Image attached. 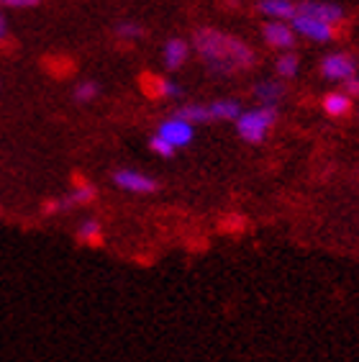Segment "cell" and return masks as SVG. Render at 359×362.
Returning a JSON list of instances; mask_svg holds the SVG:
<instances>
[{"instance_id": "ba28073f", "label": "cell", "mask_w": 359, "mask_h": 362, "mask_svg": "<svg viewBox=\"0 0 359 362\" xmlns=\"http://www.w3.org/2000/svg\"><path fill=\"white\" fill-rule=\"evenodd\" d=\"M321 72H324V77H329V80L344 83V80H349V77L357 72V62H354V57H349V54H329V57H324V62H321Z\"/></svg>"}, {"instance_id": "8fae6325", "label": "cell", "mask_w": 359, "mask_h": 362, "mask_svg": "<svg viewBox=\"0 0 359 362\" xmlns=\"http://www.w3.org/2000/svg\"><path fill=\"white\" fill-rule=\"evenodd\" d=\"M285 95V83L283 80H262L254 85V98L259 105H277V100Z\"/></svg>"}, {"instance_id": "5b68a950", "label": "cell", "mask_w": 359, "mask_h": 362, "mask_svg": "<svg viewBox=\"0 0 359 362\" xmlns=\"http://www.w3.org/2000/svg\"><path fill=\"white\" fill-rule=\"evenodd\" d=\"M290 26L295 34H303V36H308V39H313V42H321V44L331 42V36H334V26L318 21V18H311V16H303V13H295Z\"/></svg>"}, {"instance_id": "5bb4252c", "label": "cell", "mask_w": 359, "mask_h": 362, "mask_svg": "<svg viewBox=\"0 0 359 362\" xmlns=\"http://www.w3.org/2000/svg\"><path fill=\"white\" fill-rule=\"evenodd\" d=\"M172 116H175V119H180V121H187V124H208V121H213V119H211L208 105H198V103L180 105Z\"/></svg>"}, {"instance_id": "e0dca14e", "label": "cell", "mask_w": 359, "mask_h": 362, "mask_svg": "<svg viewBox=\"0 0 359 362\" xmlns=\"http://www.w3.org/2000/svg\"><path fill=\"white\" fill-rule=\"evenodd\" d=\"M98 93H100V85L93 83V80H83V83L75 85V90H72V98H75L77 103H90V100H95Z\"/></svg>"}, {"instance_id": "277c9868", "label": "cell", "mask_w": 359, "mask_h": 362, "mask_svg": "<svg viewBox=\"0 0 359 362\" xmlns=\"http://www.w3.org/2000/svg\"><path fill=\"white\" fill-rule=\"evenodd\" d=\"M113 185L126 190V193H136V195H146L157 190V180L144 173H136V170H116L113 173Z\"/></svg>"}, {"instance_id": "3957f363", "label": "cell", "mask_w": 359, "mask_h": 362, "mask_svg": "<svg viewBox=\"0 0 359 362\" xmlns=\"http://www.w3.org/2000/svg\"><path fill=\"white\" fill-rule=\"evenodd\" d=\"M93 201H95V188L90 182H77L67 195L57 198V201H49L44 206V214H59V211H69L75 209V206H85V203H93Z\"/></svg>"}, {"instance_id": "2e32d148", "label": "cell", "mask_w": 359, "mask_h": 362, "mask_svg": "<svg viewBox=\"0 0 359 362\" xmlns=\"http://www.w3.org/2000/svg\"><path fill=\"white\" fill-rule=\"evenodd\" d=\"M100 237H103V229H100V223H98L95 218H85V221L80 223V229H77V239L85 244H98Z\"/></svg>"}, {"instance_id": "52a82bcc", "label": "cell", "mask_w": 359, "mask_h": 362, "mask_svg": "<svg viewBox=\"0 0 359 362\" xmlns=\"http://www.w3.org/2000/svg\"><path fill=\"white\" fill-rule=\"evenodd\" d=\"M157 134L165 141H170L175 149H180V146H187L190 141H193V124H187V121H180V119H175V116H170L167 121H162V126H159Z\"/></svg>"}, {"instance_id": "9c48e42d", "label": "cell", "mask_w": 359, "mask_h": 362, "mask_svg": "<svg viewBox=\"0 0 359 362\" xmlns=\"http://www.w3.org/2000/svg\"><path fill=\"white\" fill-rule=\"evenodd\" d=\"M262 36H264V42H267L269 47L280 49V52H288V49H293V44H295V31H293V26L288 21L264 23Z\"/></svg>"}, {"instance_id": "44dd1931", "label": "cell", "mask_w": 359, "mask_h": 362, "mask_svg": "<svg viewBox=\"0 0 359 362\" xmlns=\"http://www.w3.org/2000/svg\"><path fill=\"white\" fill-rule=\"evenodd\" d=\"M157 93L165 98H182L185 95V90L180 88L177 83H172V80H157Z\"/></svg>"}, {"instance_id": "9a60e30c", "label": "cell", "mask_w": 359, "mask_h": 362, "mask_svg": "<svg viewBox=\"0 0 359 362\" xmlns=\"http://www.w3.org/2000/svg\"><path fill=\"white\" fill-rule=\"evenodd\" d=\"M349 108H352V98L346 95L344 90H341V93H329V95L324 98V111L329 113V116H334V119H339V116H346V113H349Z\"/></svg>"}, {"instance_id": "8992f818", "label": "cell", "mask_w": 359, "mask_h": 362, "mask_svg": "<svg viewBox=\"0 0 359 362\" xmlns=\"http://www.w3.org/2000/svg\"><path fill=\"white\" fill-rule=\"evenodd\" d=\"M298 13L311 16V18H318V21L329 23V26H336V23L344 21V11L334 3H321V0H303L298 6Z\"/></svg>"}, {"instance_id": "7c38bea8", "label": "cell", "mask_w": 359, "mask_h": 362, "mask_svg": "<svg viewBox=\"0 0 359 362\" xmlns=\"http://www.w3.org/2000/svg\"><path fill=\"white\" fill-rule=\"evenodd\" d=\"M208 111H211L213 121H236L242 116V105L234 98H221V100H213L208 105Z\"/></svg>"}, {"instance_id": "6da1fadb", "label": "cell", "mask_w": 359, "mask_h": 362, "mask_svg": "<svg viewBox=\"0 0 359 362\" xmlns=\"http://www.w3.org/2000/svg\"><path fill=\"white\" fill-rule=\"evenodd\" d=\"M195 52L201 54L206 67L213 75H234V72H247L254 67L257 54L247 42L236 39L231 34H223L218 28H198L193 34Z\"/></svg>"}, {"instance_id": "d6986e66", "label": "cell", "mask_w": 359, "mask_h": 362, "mask_svg": "<svg viewBox=\"0 0 359 362\" xmlns=\"http://www.w3.org/2000/svg\"><path fill=\"white\" fill-rule=\"evenodd\" d=\"M149 149H152L154 154H159V157H165V160H170V157H172V154L177 152V149H175V146L170 144V141L162 139L159 134H154L152 139H149Z\"/></svg>"}, {"instance_id": "30bf717a", "label": "cell", "mask_w": 359, "mask_h": 362, "mask_svg": "<svg viewBox=\"0 0 359 362\" xmlns=\"http://www.w3.org/2000/svg\"><path fill=\"white\" fill-rule=\"evenodd\" d=\"M259 11L269 18H277V21H293L298 13V6L293 0H262Z\"/></svg>"}, {"instance_id": "ac0fdd59", "label": "cell", "mask_w": 359, "mask_h": 362, "mask_svg": "<svg viewBox=\"0 0 359 362\" xmlns=\"http://www.w3.org/2000/svg\"><path fill=\"white\" fill-rule=\"evenodd\" d=\"M277 75L283 77V80H288V77H295L298 75V57L290 54V52L280 54V59H277Z\"/></svg>"}, {"instance_id": "7402d4cb", "label": "cell", "mask_w": 359, "mask_h": 362, "mask_svg": "<svg viewBox=\"0 0 359 362\" xmlns=\"http://www.w3.org/2000/svg\"><path fill=\"white\" fill-rule=\"evenodd\" d=\"M42 0H0V6L6 8H16V11H23V8H34L39 6Z\"/></svg>"}, {"instance_id": "603a6c76", "label": "cell", "mask_w": 359, "mask_h": 362, "mask_svg": "<svg viewBox=\"0 0 359 362\" xmlns=\"http://www.w3.org/2000/svg\"><path fill=\"white\" fill-rule=\"evenodd\" d=\"M344 93L349 98H357L359 95V77L357 75H352L349 80H344Z\"/></svg>"}, {"instance_id": "7a4b0ae2", "label": "cell", "mask_w": 359, "mask_h": 362, "mask_svg": "<svg viewBox=\"0 0 359 362\" xmlns=\"http://www.w3.org/2000/svg\"><path fill=\"white\" fill-rule=\"evenodd\" d=\"M275 121L277 105H257V108L242 111V116L236 119V132L249 144H259V141L267 139V134L272 132Z\"/></svg>"}, {"instance_id": "ffe728a7", "label": "cell", "mask_w": 359, "mask_h": 362, "mask_svg": "<svg viewBox=\"0 0 359 362\" xmlns=\"http://www.w3.org/2000/svg\"><path fill=\"white\" fill-rule=\"evenodd\" d=\"M141 34H144V28L139 26V23H134V21H121L116 26L118 39H129V42H131V39H139Z\"/></svg>"}, {"instance_id": "cb8c5ba5", "label": "cell", "mask_w": 359, "mask_h": 362, "mask_svg": "<svg viewBox=\"0 0 359 362\" xmlns=\"http://www.w3.org/2000/svg\"><path fill=\"white\" fill-rule=\"evenodd\" d=\"M8 36V21H6V16L0 13V42Z\"/></svg>"}, {"instance_id": "4fadbf2b", "label": "cell", "mask_w": 359, "mask_h": 362, "mask_svg": "<svg viewBox=\"0 0 359 362\" xmlns=\"http://www.w3.org/2000/svg\"><path fill=\"white\" fill-rule=\"evenodd\" d=\"M187 54H190V49L182 39H170L165 44V67L167 70H180L187 62Z\"/></svg>"}]
</instances>
